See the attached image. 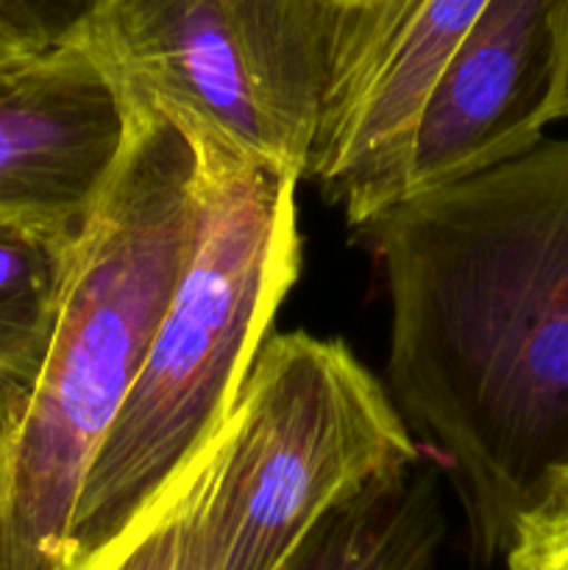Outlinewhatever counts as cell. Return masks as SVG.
<instances>
[{
	"instance_id": "6da1fadb",
	"label": "cell",
	"mask_w": 568,
	"mask_h": 570,
	"mask_svg": "<svg viewBox=\"0 0 568 570\" xmlns=\"http://www.w3.org/2000/svg\"><path fill=\"white\" fill-rule=\"evenodd\" d=\"M390 301L388 373L443 449L477 566L568 465V137L356 226Z\"/></svg>"
},
{
	"instance_id": "7a4b0ae2",
	"label": "cell",
	"mask_w": 568,
	"mask_h": 570,
	"mask_svg": "<svg viewBox=\"0 0 568 570\" xmlns=\"http://www.w3.org/2000/svg\"><path fill=\"white\" fill-rule=\"evenodd\" d=\"M131 109L126 154L78 237L48 356L6 451L0 570H65L84 479L193 243V145L150 106L131 100Z\"/></svg>"
},
{
	"instance_id": "3957f363",
	"label": "cell",
	"mask_w": 568,
	"mask_h": 570,
	"mask_svg": "<svg viewBox=\"0 0 568 570\" xmlns=\"http://www.w3.org/2000/svg\"><path fill=\"white\" fill-rule=\"evenodd\" d=\"M195 159L193 243L84 479L65 568L115 538L221 429L298 278V178L198 150Z\"/></svg>"
},
{
	"instance_id": "277c9868",
	"label": "cell",
	"mask_w": 568,
	"mask_h": 570,
	"mask_svg": "<svg viewBox=\"0 0 568 570\" xmlns=\"http://www.w3.org/2000/svg\"><path fill=\"white\" fill-rule=\"evenodd\" d=\"M423 460L343 340L267 337L217 429L195 518L200 570H276L337 501Z\"/></svg>"
},
{
	"instance_id": "5b68a950",
	"label": "cell",
	"mask_w": 568,
	"mask_h": 570,
	"mask_svg": "<svg viewBox=\"0 0 568 570\" xmlns=\"http://www.w3.org/2000/svg\"><path fill=\"white\" fill-rule=\"evenodd\" d=\"M337 0H92L70 28L198 154L306 178Z\"/></svg>"
},
{
	"instance_id": "8992f818",
	"label": "cell",
	"mask_w": 568,
	"mask_h": 570,
	"mask_svg": "<svg viewBox=\"0 0 568 570\" xmlns=\"http://www.w3.org/2000/svg\"><path fill=\"white\" fill-rule=\"evenodd\" d=\"M490 0H360L340 11L306 178L362 226L393 204L421 106Z\"/></svg>"
},
{
	"instance_id": "52a82bcc",
	"label": "cell",
	"mask_w": 568,
	"mask_h": 570,
	"mask_svg": "<svg viewBox=\"0 0 568 570\" xmlns=\"http://www.w3.org/2000/svg\"><path fill=\"white\" fill-rule=\"evenodd\" d=\"M560 0H490L421 106L393 204L523 154L557 122Z\"/></svg>"
},
{
	"instance_id": "ba28073f",
	"label": "cell",
	"mask_w": 568,
	"mask_h": 570,
	"mask_svg": "<svg viewBox=\"0 0 568 570\" xmlns=\"http://www.w3.org/2000/svg\"><path fill=\"white\" fill-rule=\"evenodd\" d=\"M134 109L67 31L0 65V217L78 237L117 173Z\"/></svg>"
},
{
	"instance_id": "9c48e42d",
	"label": "cell",
	"mask_w": 568,
	"mask_h": 570,
	"mask_svg": "<svg viewBox=\"0 0 568 570\" xmlns=\"http://www.w3.org/2000/svg\"><path fill=\"white\" fill-rule=\"evenodd\" d=\"M445 534L438 473L418 460L337 501L276 570H443Z\"/></svg>"
},
{
	"instance_id": "30bf717a",
	"label": "cell",
	"mask_w": 568,
	"mask_h": 570,
	"mask_svg": "<svg viewBox=\"0 0 568 570\" xmlns=\"http://www.w3.org/2000/svg\"><path fill=\"white\" fill-rule=\"evenodd\" d=\"M78 237L0 217V390L22 406L59 323Z\"/></svg>"
},
{
	"instance_id": "8fae6325",
	"label": "cell",
	"mask_w": 568,
	"mask_h": 570,
	"mask_svg": "<svg viewBox=\"0 0 568 570\" xmlns=\"http://www.w3.org/2000/svg\"><path fill=\"white\" fill-rule=\"evenodd\" d=\"M215 440L217 432L115 538L72 560L65 570H200L195 518L209 479Z\"/></svg>"
},
{
	"instance_id": "7c38bea8",
	"label": "cell",
	"mask_w": 568,
	"mask_h": 570,
	"mask_svg": "<svg viewBox=\"0 0 568 570\" xmlns=\"http://www.w3.org/2000/svg\"><path fill=\"white\" fill-rule=\"evenodd\" d=\"M501 557L507 570H568V465L518 512Z\"/></svg>"
},
{
	"instance_id": "4fadbf2b",
	"label": "cell",
	"mask_w": 568,
	"mask_h": 570,
	"mask_svg": "<svg viewBox=\"0 0 568 570\" xmlns=\"http://www.w3.org/2000/svg\"><path fill=\"white\" fill-rule=\"evenodd\" d=\"M89 0H0V33L22 53L59 42L87 11Z\"/></svg>"
},
{
	"instance_id": "5bb4252c",
	"label": "cell",
	"mask_w": 568,
	"mask_h": 570,
	"mask_svg": "<svg viewBox=\"0 0 568 570\" xmlns=\"http://www.w3.org/2000/svg\"><path fill=\"white\" fill-rule=\"evenodd\" d=\"M20 412H22V401L17 399V395L0 390V471H3L6 451H9V440H11V432H14Z\"/></svg>"
},
{
	"instance_id": "9a60e30c",
	"label": "cell",
	"mask_w": 568,
	"mask_h": 570,
	"mask_svg": "<svg viewBox=\"0 0 568 570\" xmlns=\"http://www.w3.org/2000/svg\"><path fill=\"white\" fill-rule=\"evenodd\" d=\"M560 48H562V70H560V95H557V120L568 117V0H560Z\"/></svg>"
},
{
	"instance_id": "2e32d148",
	"label": "cell",
	"mask_w": 568,
	"mask_h": 570,
	"mask_svg": "<svg viewBox=\"0 0 568 570\" xmlns=\"http://www.w3.org/2000/svg\"><path fill=\"white\" fill-rule=\"evenodd\" d=\"M17 56H26V53H22V50L17 48L9 37H3V33H0V65H3V61L17 59Z\"/></svg>"
},
{
	"instance_id": "e0dca14e",
	"label": "cell",
	"mask_w": 568,
	"mask_h": 570,
	"mask_svg": "<svg viewBox=\"0 0 568 570\" xmlns=\"http://www.w3.org/2000/svg\"><path fill=\"white\" fill-rule=\"evenodd\" d=\"M340 6H354V3H360V0H337Z\"/></svg>"
},
{
	"instance_id": "ac0fdd59",
	"label": "cell",
	"mask_w": 568,
	"mask_h": 570,
	"mask_svg": "<svg viewBox=\"0 0 568 570\" xmlns=\"http://www.w3.org/2000/svg\"><path fill=\"white\" fill-rule=\"evenodd\" d=\"M89 3H92V0H89Z\"/></svg>"
}]
</instances>
